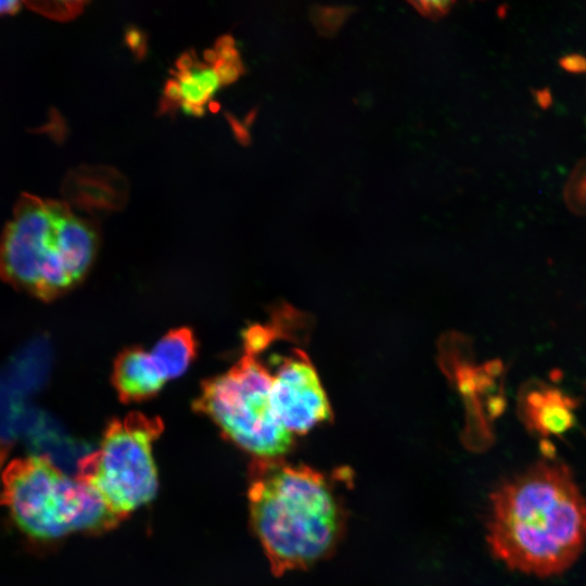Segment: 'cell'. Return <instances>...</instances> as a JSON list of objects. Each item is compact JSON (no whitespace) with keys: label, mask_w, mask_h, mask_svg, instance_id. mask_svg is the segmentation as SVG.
<instances>
[{"label":"cell","mask_w":586,"mask_h":586,"mask_svg":"<svg viewBox=\"0 0 586 586\" xmlns=\"http://www.w3.org/2000/svg\"><path fill=\"white\" fill-rule=\"evenodd\" d=\"M119 175L110 168H91L75 173L72 184L75 191L74 199L81 204L103 207L100 199L107 198L109 186L119 182Z\"/></svg>","instance_id":"12"},{"label":"cell","mask_w":586,"mask_h":586,"mask_svg":"<svg viewBox=\"0 0 586 586\" xmlns=\"http://www.w3.org/2000/svg\"><path fill=\"white\" fill-rule=\"evenodd\" d=\"M33 10L55 20L66 21L79 14L85 2L81 1H40L26 3Z\"/></svg>","instance_id":"15"},{"label":"cell","mask_w":586,"mask_h":586,"mask_svg":"<svg viewBox=\"0 0 586 586\" xmlns=\"http://www.w3.org/2000/svg\"><path fill=\"white\" fill-rule=\"evenodd\" d=\"M162 430L160 418L131 412L113 420L99 447L77 463V477L119 521L156 494L153 443Z\"/></svg>","instance_id":"5"},{"label":"cell","mask_w":586,"mask_h":586,"mask_svg":"<svg viewBox=\"0 0 586 586\" xmlns=\"http://www.w3.org/2000/svg\"><path fill=\"white\" fill-rule=\"evenodd\" d=\"M565 201L571 211L586 215V160L573 170L565 187Z\"/></svg>","instance_id":"14"},{"label":"cell","mask_w":586,"mask_h":586,"mask_svg":"<svg viewBox=\"0 0 586 586\" xmlns=\"http://www.w3.org/2000/svg\"><path fill=\"white\" fill-rule=\"evenodd\" d=\"M354 11L355 8L351 5L316 4L309 10V18L319 35L332 37Z\"/></svg>","instance_id":"13"},{"label":"cell","mask_w":586,"mask_h":586,"mask_svg":"<svg viewBox=\"0 0 586 586\" xmlns=\"http://www.w3.org/2000/svg\"><path fill=\"white\" fill-rule=\"evenodd\" d=\"M21 8L18 1H0V15L14 14Z\"/></svg>","instance_id":"17"},{"label":"cell","mask_w":586,"mask_h":586,"mask_svg":"<svg viewBox=\"0 0 586 586\" xmlns=\"http://www.w3.org/2000/svg\"><path fill=\"white\" fill-rule=\"evenodd\" d=\"M62 204L23 193L0 237V276L42 300L75 284L59 243Z\"/></svg>","instance_id":"6"},{"label":"cell","mask_w":586,"mask_h":586,"mask_svg":"<svg viewBox=\"0 0 586 586\" xmlns=\"http://www.w3.org/2000/svg\"><path fill=\"white\" fill-rule=\"evenodd\" d=\"M271 406L279 422L293 435L305 434L331 417L317 371L301 349L273 358Z\"/></svg>","instance_id":"7"},{"label":"cell","mask_w":586,"mask_h":586,"mask_svg":"<svg viewBox=\"0 0 586 586\" xmlns=\"http://www.w3.org/2000/svg\"><path fill=\"white\" fill-rule=\"evenodd\" d=\"M112 382L124 403L140 402L161 391L166 380L150 353L141 347L124 349L116 358Z\"/></svg>","instance_id":"10"},{"label":"cell","mask_w":586,"mask_h":586,"mask_svg":"<svg viewBox=\"0 0 586 586\" xmlns=\"http://www.w3.org/2000/svg\"><path fill=\"white\" fill-rule=\"evenodd\" d=\"M0 444H5V443L0 442ZM4 453H5V448L0 445V463H1L2 459H3Z\"/></svg>","instance_id":"19"},{"label":"cell","mask_w":586,"mask_h":586,"mask_svg":"<svg viewBox=\"0 0 586 586\" xmlns=\"http://www.w3.org/2000/svg\"><path fill=\"white\" fill-rule=\"evenodd\" d=\"M486 538L511 570L539 577L566 571L586 543V499L570 468L543 459L497 487Z\"/></svg>","instance_id":"1"},{"label":"cell","mask_w":586,"mask_h":586,"mask_svg":"<svg viewBox=\"0 0 586 586\" xmlns=\"http://www.w3.org/2000/svg\"><path fill=\"white\" fill-rule=\"evenodd\" d=\"M196 340L189 328L168 331L153 347L150 355L164 379L183 374L196 356Z\"/></svg>","instance_id":"11"},{"label":"cell","mask_w":586,"mask_h":586,"mask_svg":"<svg viewBox=\"0 0 586 586\" xmlns=\"http://www.w3.org/2000/svg\"><path fill=\"white\" fill-rule=\"evenodd\" d=\"M422 16L438 20L445 16L451 5L453 1H411L409 2Z\"/></svg>","instance_id":"16"},{"label":"cell","mask_w":586,"mask_h":586,"mask_svg":"<svg viewBox=\"0 0 586 586\" xmlns=\"http://www.w3.org/2000/svg\"><path fill=\"white\" fill-rule=\"evenodd\" d=\"M250 517L275 574L304 569L329 555L345 522L334 484L307 466L255 459Z\"/></svg>","instance_id":"2"},{"label":"cell","mask_w":586,"mask_h":586,"mask_svg":"<svg viewBox=\"0 0 586 586\" xmlns=\"http://www.w3.org/2000/svg\"><path fill=\"white\" fill-rule=\"evenodd\" d=\"M1 495L18 526L41 540L106 531L119 522L85 483L42 456L13 461Z\"/></svg>","instance_id":"3"},{"label":"cell","mask_w":586,"mask_h":586,"mask_svg":"<svg viewBox=\"0 0 586 586\" xmlns=\"http://www.w3.org/2000/svg\"><path fill=\"white\" fill-rule=\"evenodd\" d=\"M540 450L543 453L544 459H547V460L555 459L556 449H555V446L548 440H543L540 442Z\"/></svg>","instance_id":"18"},{"label":"cell","mask_w":586,"mask_h":586,"mask_svg":"<svg viewBox=\"0 0 586 586\" xmlns=\"http://www.w3.org/2000/svg\"><path fill=\"white\" fill-rule=\"evenodd\" d=\"M576 398L539 381L527 382L519 394L518 413L530 432L560 436L576 423Z\"/></svg>","instance_id":"8"},{"label":"cell","mask_w":586,"mask_h":586,"mask_svg":"<svg viewBox=\"0 0 586 586\" xmlns=\"http://www.w3.org/2000/svg\"><path fill=\"white\" fill-rule=\"evenodd\" d=\"M271 384V372L258 353L245 348L228 372L204 382L194 409L256 459L280 458L291 448L293 434L275 416Z\"/></svg>","instance_id":"4"},{"label":"cell","mask_w":586,"mask_h":586,"mask_svg":"<svg viewBox=\"0 0 586 586\" xmlns=\"http://www.w3.org/2000/svg\"><path fill=\"white\" fill-rule=\"evenodd\" d=\"M202 62L184 53L177 62V71L164 89L163 110L179 105L186 113L201 115L219 87L224 86L213 62L212 50L204 53Z\"/></svg>","instance_id":"9"}]
</instances>
